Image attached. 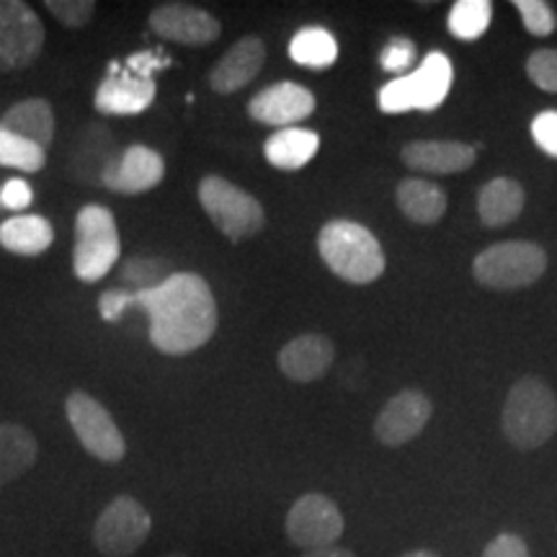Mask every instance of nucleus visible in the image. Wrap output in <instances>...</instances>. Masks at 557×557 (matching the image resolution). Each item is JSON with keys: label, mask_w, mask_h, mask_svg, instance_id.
I'll list each match as a JSON object with an SVG mask.
<instances>
[{"label": "nucleus", "mask_w": 557, "mask_h": 557, "mask_svg": "<svg viewBox=\"0 0 557 557\" xmlns=\"http://www.w3.org/2000/svg\"><path fill=\"white\" fill-rule=\"evenodd\" d=\"M500 426L511 447L540 449L557 431V398L553 387L537 377H524L508 389Z\"/></svg>", "instance_id": "obj_3"}, {"label": "nucleus", "mask_w": 557, "mask_h": 557, "mask_svg": "<svg viewBox=\"0 0 557 557\" xmlns=\"http://www.w3.org/2000/svg\"><path fill=\"white\" fill-rule=\"evenodd\" d=\"M289 58L297 65L305 67H331L338 58V45L333 39L331 32L320 29V26H308V29H299L289 41Z\"/></svg>", "instance_id": "obj_26"}, {"label": "nucleus", "mask_w": 557, "mask_h": 557, "mask_svg": "<svg viewBox=\"0 0 557 557\" xmlns=\"http://www.w3.org/2000/svg\"><path fill=\"white\" fill-rule=\"evenodd\" d=\"M344 517H341L338 506L333 504L323 493H308V496L297 498L295 506L289 508L287 521V537L295 542L297 547L320 549L333 547L344 534Z\"/></svg>", "instance_id": "obj_10"}, {"label": "nucleus", "mask_w": 557, "mask_h": 557, "mask_svg": "<svg viewBox=\"0 0 557 557\" xmlns=\"http://www.w3.org/2000/svg\"><path fill=\"white\" fill-rule=\"evenodd\" d=\"M524 209V189L513 178H493L478 194V214L487 227H504Z\"/></svg>", "instance_id": "obj_20"}, {"label": "nucleus", "mask_w": 557, "mask_h": 557, "mask_svg": "<svg viewBox=\"0 0 557 557\" xmlns=\"http://www.w3.org/2000/svg\"><path fill=\"white\" fill-rule=\"evenodd\" d=\"M114 152V143H111L109 132L103 127H88L86 137H83L81 150L73 156V171L83 173V181H88V173H96V176H103V171L109 169L103 160L96 158V152Z\"/></svg>", "instance_id": "obj_30"}, {"label": "nucleus", "mask_w": 557, "mask_h": 557, "mask_svg": "<svg viewBox=\"0 0 557 557\" xmlns=\"http://www.w3.org/2000/svg\"><path fill=\"white\" fill-rule=\"evenodd\" d=\"M129 308H135V292L107 289L99 299L101 318L109 320V323H116V320H120Z\"/></svg>", "instance_id": "obj_37"}, {"label": "nucleus", "mask_w": 557, "mask_h": 557, "mask_svg": "<svg viewBox=\"0 0 557 557\" xmlns=\"http://www.w3.org/2000/svg\"><path fill=\"white\" fill-rule=\"evenodd\" d=\"M165 176V160L160 152L145 145H132L124 152H120L103 171L101 184L111 191L120 194H143L156 189V186Z\"/></svg>", "instance_id": "obj_14"}, {"label": "nucleus", "mask_w": 557, "mask_h": 557, "mask_svg": "<svg viewBox=\"0 0 557 557\" xmlns=\"http://www.w3.org/2000/svg\"><path fill=\"white\" fill-rule=\"evenodd\" d=\"M169 65H171L169 54H163L160 50H143V52L129 54L127 62H124V70L132 75H137V78H152V73H158V70Z\"/></svg>", "instance_id": "obj_36"}, {"label": "nucleus", "mask_w": 557, "mask_h": 557, "mask_svg": "<svg viewBox=\"0 0 557 557\" xmlns=\"http://www.w3.org/2000/svg\"><path fill=\"white\" fill-rule=\"evenodd\" d=\"M451 62L444 52H429L426 60L421 62V67L416 73H410L416 90V109L418 111H434L442 107V101L447 99L451 88Z\"/></svg>", "instance_id": "obj_25"}, {"label": "nucleus", "mask_w": 557, "mask_h": 557, "mask_svg": "<svg viewBox=\"0 0 557 557\" xmlns=\"http://www.w3.org/2000/svg\"><path fill=\"white\" fill-rule=\"evenodd\" d=\"M32 186L26 184L24 178H11L5 181L3 189H0V205L5 209H13V212H21L32 205Z\"/></svg>", "instance_id": "obj_40"}, {"label": "nucleus", "mask_w": 557, "mask_h": 557, "mask_svg": "<svg viewBox=\"0 0 557 557\" xmlns=\"http://www.w3.org/2000/svg\"><path fill=\"white\" fill-rule=\"evenodd\" d=\"M416 60V45L406 37H395L385 45V50L380 52V65L387 73H406Z\"/></svg>", "instance_id": "obj_35"}, {"label": "nucleus", "mask_w": 557, "mask_h": 557, "mask_svg": "<svg viewBox=\"0 0 557 557\" xmlns=\"http://www.w3.org/2000/svg\"><path fill=\"white\" fill-rule=\"evenodd\" d=\"M65 413L75 436H78L83 449L90 457L109 465L122 462L124 455H127V442H124L114 418H111L109 410L99 400L90 398L83 389H75V393L67 395Z\"/></svg>", "instance_id": "obj_7"}, {"label": "nucleus", "mask_w": 557, "mask_h": 557, "mask_svg": "<svg viewBox=\"0 0 557 557\" xmlns=\"http://www.w3.org/2000/svg\"><path fill=\"white\" fill-rule=\"evenodd\" d=\"M148 508L132 496H116L94 524V547L103 557H132L150 537Z\"/></svg>", "instance_id": "obj_8"}, {"label": "nucleus", "mask_w": 557, "mask_h": 557, "mask_svg": "<svg viewBox=\"0 0 557 557\" xmlns=\"http://www.w3.org/2000/svg\"><path fill=\"white\" fill-rule=\"evenodd\" d=\"M156 101V81L137 78L124 70L120 62H111L107 81L96 90V109L111 116L143 114Z\"/></svg>", "instance_id": "obj_15"}, {"label": "nucleus", "mask_w": 557, "mask_h": 557, "mask_svg": "<svg viewBox=\"0 0 557 557\" xmlns=\"http://www.w3.org/2000/svg\"><path fill=\"white\" fill-rule=\"evenodd\" d=\"M517 11L521 13L527 32L532 37H549L557 29V16L553 5L545 0H517Z\"/></svg>", "instance_id": "obj_31"}, {"label": "nucleus", "mask_w": 557, "mask_h": 557, "mask_svg": "<svg viewBox=\"0 0 557 557\" xmlns=\"http://www.w3.org/2000/svg\"><path fill=\"white\" fill-rule=\"evenodd\" d=\"M403 163L423 173H459L475 163V148L462 143H444V139H418L408 143L400 152Z\"/></svg>", "instance_id": "obj_18"}, {"label": "nucleus", "mask_w": 557, "mask_h": 557, "mask_svg": "<svg viewBox=\"0 0 557 557\" xmlns=\"http://www.w3.org/2000/svg\"><path fill=\"white\" fill-rule=\"evenodd\" d=\"M395 197H398L400 212L418 225H434L447 212V194L426 178L400 181Z\"/></svg>", "instance_id": "obj_23"}, {"label": "nucleus", "mask_w": 557, "mask_h": 557, "mask_svg": "<svg viewBox=\"0 0 557 557\" xmlns=\"http://www.w3.org/2000/svg\"><path fill=\"white\" fill-rule=\"evenodd\" d=\"M45 45V26L29 3L0 0V73L29 67Z\"/></svg>", "instance_id": "obj_9"}, {"label": "nucleus", "mask_w": 557, "mask_h": 557, "mask_svg": "<svg viewBox=\"0 0 557 557\" xmlns=\"http://www.w3.org/2000/svg\"><path fill=\"white\" fill-rule=\"evenodd\" d=\"M199 205L205 207L214 227L230 240L253 238L267 225L261 201L238 189L222 176H205L199 184Z\"/></svg>", "instance_id": "obj_6"}, {"label": "nucleus", "mask_w": 557, "mask_h": 557, "mask_svg": "<svg viewBox=\"0 0 557 557\" xmlns=\"http://www.w3.org/2000/svg\"><path fill=\"white\" fill-rule=\"evenodd\" d=\"M122 253L120 230L111 209L86 205L75 218L73 271L81 282H101L116 267Z\"/></svg>", "instance_id": "obj_4"}, {"label": "nucleus", "mask_w": 557, "mask_h": 557, "mask_svg": "<svg viewBox=\"0 0 557 557\" xmlns=\"http://www.w3.org/2000/svg\"><path fill=\"white\" fill-rule=\"evenodd\" d=\"M312 111H315V96H312V90L292 81L274 83V86L263 88L248 103V114L256 122L282 129L308 120Z\"/></svg>", "instance_id": "obj_13"}, {"label": "nucleus", "mask_w": 557, "mask_h": 557, "mask_svg": "<svg viewBox=\"0 0 557 557\" xmlns=\"http://www.w3.org/2000/svg\"><path fill=\"white\" fill-rule=\"evenodd\" d=\"M380 109L385 111V114H403V111L416 109L413 78H410V75H400V78L389 81L387 86H382Z\"/></svg>", "instance_id": "obj_32"}, {"label": "nucleus", "mask_w": 557, "mask_h": 557, "mask_svg": "<svg viewBox=\"0 0 557 557\" xmlns=\"http://www.w3.org/2000/svg\"><path fill=\"white\" fill-rule=\"evenodd\" d=\"M165 557H189V555H186V553H169Z\"/></svg>", "instance_id": "obj_43"}, {"label": "nucleus", "mask_w": 557, "mask_h": 557, "mask_svg": "<svg viewBox=\"0 0 557 557\" xmlns=\"http://www.w3.org/2000/svg\"><path fill=\"white\" fill-rule=\"evenodd\" d=\"M483 557H529V547L519 534L504 532L498 534L496 540L487 542V547L483 549Z\"/></svg>", "instance_id": "obj_39"}, {"label": "nucleus", "mask_w": 557, "mask_h": 557, "mask_svg": "<svg viewBox=\"0 0 557 557\" xmlns=\"http://www.w3.org/2000/svg\"><path fill=\"white\" fill-rule=\"evenodd\" d=\"M400 557H438V555L431 553V549H413V553H406V555H400Z\"/></svg>", "instance_id": "obj_42"}, {"label": "nucleus", "mask_w": 557, "mask_h": 557, "mask_svg": "<svg viewBox=\"0 0 557 557\" xmlns=\"http://www.w3.org/2000/svg\"><path fill=\"white\" fill-rule=\"evenodd\" d=\"M45 5L67 29H83L96 13L94 0H47Z\"/></svg>", "instance_id": "obj_33"}, {"label": "nucleus", "mask_w": 557, "mask_h": 557, "mask_svg": "<svg viewBox=\"0 0 557 557\" xmlns=\"http://www.w3.org/2000/svg\"><path fill=\"white\" fill-rule=\"evenodd\" d=\"M333 354L336 351H333L331 338L305 333V336L292 338L278 351V369L292 382H315L331 369Z\"/></svg>", "instance_id": "obj_17"}, {"label": "nucleus", "mask_w": 557, "mask_h": 557, "mask_svg": "<svg viewBox=\"0 0 557 557\" xmlns=\"http://www.w3.org/2000/svg\"><path fill=\"white\" fill-rule=\"evenodd\" d=\"M173 274L171 263L163 259H150V256H135V259L124 261L120 278L135 292H150L160 287Z\"/></svg>", "instance_id": "obj_29"}, {"label": "nucleus", "mask_w": 557, "mask_h": 557, "mask_svg": "<svg viewBox=\"0 0 557 557\" xmlns=\"http://www.w3.org/2000/svg\"><path fill=\"white\" fill-rule=\"evenodd\" d=\"M0 129L47 150L54 139V111L45 99H26L11 107L0 120Z\"/></svg>", "instance_id": "obj_19"}, {"label": "nucleus", "mask_w": 557, "mask_h": 557, "mask_svg": "<svg viewBox=\"0 0 557 557\" xmlns=\"http://www.w3.org/2000/svg\"><path fill=\"white\" fill-rule=\"evenodd\" d=\"M532 137L547 156L557 158V111H542L532 122Z\"/></svg>", "instance_id": "obj_38"}, {"label": "nucleus", "mask_w": 557, "mask_h": 557, "mask_svg": "<svg viewBox=\"0 0 557 557\" xmlns=\"http://www.w3.org/2000/svg\"><path fill=\"white\" fill-rule=\"evenodd\" d=\"M39 455V444L29 429L0 423V487L26 475Z\"/></svg>", "instance_id": "obj_22"}, {"label": "nucleus", "mask_w": 557, "mask_h": 557, "mask_svg": "<svg viewBox=\"0 0 557 557\" xmlns=\"http://www.w3.org/2000/svg\"><path fill=\"white\" fill-rule=\"evenodd\" d=\"M299 557H354V553L348 547H320V549H308V553H302Z\"/></svg>", "instance_id": "obj_41"}, {"label": "nucleus", "mask_w": 557, "mask_h": 557, "mask_svg": "<svg viewBox=\"0 0 557 557\" xmlns=\"http://www.w3.org/2000/svg\"><path fill=\"white\" fill-rule=\"evenodd\" d=\"M54 230L39 214H18L0 225V246L18 256H39L52 246Z\"/></svg>", "instance_id": "obj_24"}, {"label": "nucleus", "mask_w": 557, "mask_h": 557, "mask_svg": "<svg viewBox=\"0 0 557 557\" xmlns=\"http://www.w3.org/2000/svg\"><path fill=\"white\" fill-rule=\"evenodd\" d=\"M150 29L176 45H212L222 26L212 13L189 3H163L150 13Z\"/></svg>", "instance_id": "obj_12"}, {"label": "nucleus", "mask_w": 557, "mask_h": 557, "mask_svg": "<svg viewBox=\"0 0 557 557\" xmlns=\"http://www.w3.org/2000/svg\"><path fill=\"white\" fill-rule=\"evenodd\" d=\"M431 413L434 406L426 395L418 389H403L374 418V434L385 447H403L426 429Z\"/></svg>", "instance_id": "obj_11"}, {"label": "nucleus", "mask_w": 557, "mask_h": 557, "mask_svg": "<svg viewBox=\"0 0 557 557\" xmlns=\"http://www.w3.org/2000/svg\"><path fill=\"white\" fill-rule=\"evenodd\" d=\"M493 5L487 0H457L449 11V32L457 39H480L491 26Z\"/></svg>", "instance_id": "obj_27"}, {"label": "nucleus", "mask_w": 557, "mask_h": 557, "mask_svg": "<svg viewBox=\"0 0 557 557\" xmlns=\"http://www.w3.org/2000/svg\"><path fill=\"white\" fill-rule=\"evenodd\" d=\"M320 259L333 274L351 284H372L385 271V250L364 225L351 220H331L318 235Z\"/></svg>", "instance_id": "obj_2"}, {"label": "nucleus", "mask_w": 557, "mask_h": 557, "mask_svg": "<svg viewBox=\"0 0 557 557\" xmlns=\"http://www.w3.org/2000/svg\"><path fill=\"white\" fill-rule=\"evenodd\" d=\"M47 150H41L39 145L29 143V139H21L11 132L0 129V165L3 169H16L24 173H37L45 169L47 163Z\"/></svg>", "instance_id": "obj_28"}, {"label": "nucleus", "mask_w": 557, "mask_h": 557, "mask_svg": "<svg viewBox=\"0 0 557 557\" xmlns=\"http://www.w3.org/2000/svg\"><path fill=\"white\" fill-rule=\"evenodd\" d=\"M527 75L534 86L557 94V50H537L527 60Z\"/></svg>", "instance_id": "obj_34"}, {"label": "nucleus", "mask_w": 557, "mask_h": 557, "mask_svg": "<svg viewBox=\"0 0 557 557\" xmlns=\"http://www.w3.org/2000/svg\"><path fill=\"white\" fill-rule=\"evenodd\" d=\"M547 271V253L537 243L508 240L485 248L472 263V274L487 289H521Z\"/></svg>", "instance_id": "obj_5"}, {"label": "nucleus", "mask_w": 557, "mask_h": 557, "mask_svg": "<svg viewBox=\"0 0 557 557\" xmlns=\"http://www.w3.org/2000/svg\"><path fill=\"white\" fill-rule=\"evenodd\" d=\"M135 308L148 312L152 346L171 357L197 351L218 331V302L199 274H171L156 289L135 292Z\"/></svg>", "instance_id": "obj_1"}, {"label": "nucleus", "mask_w": 557, "mask_h": 557, "mask_svg": "<svg viewBox=\"0 0 557 557\" xmlns=\"http://www.w3.org/2000/svg\"><path fill=\"white\" fill-rule=\"evenodd\" d=\"M267 62V45L261 37H243L222 54L218 65L209 70V86L227 96L246 88Z\"/></svg>", "instance_id": "obj_16"}, {"label": "nucleus", "mask_w": 557, "mask_h": 557, "mask_svg": "<svg viewBox=\"0 0 557 557\" xmlns=\"http://www.w3.org/2000/svg\"><path fill=\"white\" fill-rule=\"evenodd\" d=\"M320 148L318 132L312 129H299V127H287L278 129L267 139L263 145V156L274 169L282 171H299L315 158Z\"/></svg>", "instance_id": "obj_21"}]
</instances>
